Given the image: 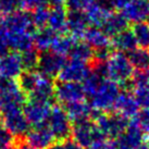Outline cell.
<instances>
[{"label": "cell", "mask_w": 149, "mask_h": 149, "mask_svg": "<svg viewBox=\"0 0 149 149\" xmlns=\"http://www.w3.org/2000/svg\"><path fill=\"white\" fill-rule=\"evenodd\" d=\"M49 11L50 9L47 8V6H40L38 8L32 10L31 12V17H32V21L35 27L37 29H42L47 26L48 23V17H49Z\"/></svg>", "instance_id": "33"}, {"label": "cell", "mask_w": 149, "mask_h": 149, "mask_svg": "<svg viewBox=\"0 0 149 149\" xmlns=\"http://www.w3.org/2000/svg\"><path fill=\"white\" fill-rule=\"evenodd\" d=\"M46 124L51 131L54 139L58 141H65L72 133V121L70 120L65 109L59 106H54L51 108Z\"/></svg>", "instance_id": "6"}, {"label": "cell", "mask_w": 149, "mask_h": 149, "mask_svg": "<svg viewBox=\"0 0 149 149\" xmlns=\"http://www.w3.org/2000/svg\"><path fill=\"white\" fill-rule=\"evenodd\" d=\"M104 74L106 79L118 85H124L131 81L134 74V68L127 54L119 51L109 54L104 62Z\"/></svg>", "instance_id": "2"}, {"label": "cell", "mask_w": 149, "mask_h": 149, "mask_svg": "<svg viewBox=\"0 0 149 149\" xmlns=\"http://www.w3.org/2000/svg\"><path fill=\"white\" fill-rule=\"evenodd\" d=\"M47 149H63V145H61V144H52Z\"/></svg>", "instance_id": "47"}, {"label": "cell", "mask_w": 149, "mask_h": 149, "mask_svg": "<svg viewBox=\"0 0 149 149\" xmlns=\"http://www.w3.org/2000/svg\"><path fill=\"white\" fill-rule=\"evenodd\" d=\"M86 149H116L114 141H110L108 138H99L94 141L91 146H88Z\"/></svg>", "instance_id": "38"}, {"label": "cell", "mask_w": 149, "mask_h": 149, "mask_svg": "<svg viewBox=\"0 0 149 149\" xmlns=\"http://www.w3.org/2000/svg\"><path fill=\"white\" fill-rule=\"evenodd\" d=\"M35 31L29 12L20 10L0 17V42L6 49L21 54L33 48Z\"/></svg>", "instance_id": "1"}, {"label": "cell", "mask_w": 149, "mask_h": 149, "mask_svg": "<svg viewBox=\"0 0 149 149\" xmlns=\"http://www.w3.org/2000/svg\"><path fill=\"white\" fill-rule=\"evenodd\" d=\"M27 143L36 149H47L54 144V137L48 125L42 124L31 127L29 133L26 134Z\"/></svg>", "instance_id": "15"}, {"label": "cell", "mask_w": 149, "mask_h": 149, "mask_svg": "<svg viewBox=\"0 0 149 149\" xmlns=\"http://www.w3.org/2000/svg\"><path fill=\"white\" fill-rule=\"evenodd\" d=\"M89 27L86 13L83 11H69L66 17V31L73 38H83L84 34Z\"/></svg>", "instance_id": "17"}, {"label": "cell", "mask_w": 149, "mask_h": 149, "mask_svg": "<svg viewBox=\"0 0 149 149\" xmlns=\"http://www.w3.org/2000/svg\"><path fill=\"white\" fill-rule=\"evenodd\" d=\"M23 8L21 0H0V15H8Z\"/></svg>", "instance_id": "35"}, {"label": "cell", "mask_w": 149, "mask_h": 149, "mask_svg": "<svg viewBox=\"0 0 149 149\" xmlns=\"http://www.w3.org/2000/svg\"><path fill=\"white\" fill-rule=\"evenodd\" d=\"M69 56H71L72 59L81 60V61H84V62H89L91 59L94 58L95 52L85 42H76L74 44V46H73V48H72Z\"/></svg>", "instance_id": "29"}, {"label": "cell", "mask_w": 149, "mask_h": 149, "mask_svg": "<svg viewBox=\"0 0 149 149\" xmlns=\"http://www.w3.org/2000/svg\"><path fill=\"white\" fill-rule=\"evenodd\" d=\"M6 51H7V49H6V48H4V46L0 42V56H1V54H3Z\"/></svg>", "instance_id": "48"}, {"label": "cell", "mask_w": 149, "mask_h": 149, "mask_svg": "<svg viewBox=\"0 0 149 149\" xmlns=\"http://www.w3.org/2000/svg\"><path fill=\"white\" fill-rule=\"evenodd\" d=\"M71 134L73 136V139L81 146H83L85 149L91 146L94 141L104 137L98 131L95 122H91V120L74 123Z\"/></svg>", "instance_id": "10"}, {"label": "cell", "mask_w": 149, "mask_h": 149, "mask_svg": "<svg viewBox=\"0 0 149 149\" xmlns=\"http://www.w3.org/2000/svg\"><path fill=\"white\" fill-rule=\"evenodd\" d=\"M17 149H36V148L33 147L32 145H29L27 141H25V143H20V145H19V147Z\"/></svg>", "instance_id": "46"}, {"label": "cell", "mask_w": 149, "mask_h": 149, "mask_svg": "<svg viewBox=\"0 0 149 149\" xmlns=\"http://www.w3.org/2000/svg\"><path fill=\"white\" fill-rule=\"evenodd\" d=\"M21 1L23 8L27 10H34L40 6L46 4L47 2V0H21Z\"/></svg>", "instance_id": "41"}, {"label": "cell", "mask_w": 149, "mask_h": 149, "mask_svg": "<svg viewBox=\"0 0 149 149\" xmlns=\"http://www.w3.org/2000/svg\"><path fill=\"white\" fill-rule=\"evenodd\" d=\"M95 124L100 134L108 139H116L128 126V120L118 113H100L95 116Z\"/></svg>", "instance_id": "5"}, {"label": "cell", "mask_w": 149, "mask_h": 149, "mask_svg": "<svg viewBox=\"0 0 149 149\" xmlns=\"http://www.w3.org/2000/svg\"><path fill=\"white\" fill-rule=\"evenodd\" d=\"M91 68L87 62L72 59L66 60L61 71L59 72L58 79L60 82H73V83H83L88 74L91 73Z\"/></svg>", "instance_id": "8"}, {"label": "cell", "mask_w": 149, "mask_h": 149, "mask_svg": "<svg viewBox=\"0 0 149 149\" xmlns=\"http://www.w3.org/2000/svg\"><path fill=\"white\" fill-rule=\"evenodd\" d=\"M120 93V85L110 79H104L96 91L88 97L89 104L95 111L100 113L111 111Z\"/></svg>", "instance_id": "3"}, {"label": "cell", "mask_w": 149, "mask_h": 149, "mask_svg": "<svg viewBox=\"0 0 149 149\" xmlns=\"http://www.w3.org/2000/svg\"><path fill=\"white\" fill-rule=\"evenodd\" d=\"M51 108L49 102L29 99L23 106V113L31 126H36L47 123Z\"/></svg>", "instance_id": "11"}, {"label": "cell", "mask_w": 149, "mask_h": 149, "mask_svg": "<svg viewBox=\"0 0 149 149\" xmlns=\"http://www.w3.org/2000/svg\"><path fill=\"white\" fill-rule=\"evenodd\" d=\"M139 106L136 99L134 98L133 94L128 91H121L118 99H116L113 110L116 113L124 116L125 119H134L138 113Z\"/></svg>", "instance_id": "18"}, {"label": "cell", "mask_w": 149, "mask_h": 149, "mask_svg": "<svg viewBox=\"0 0 149 149\" xmlns=\"http://www.w3.org/2000/svg\"><path fill=\"white\" fill-rule=\"evenodd\" d=\"M26 102L25 94L14 79H0V113L17 108Z\"/></svg>", "instance_id": "4"}, {"label": "cell", "mask_w": 149, "mask_h": 149, "mask_svg": "<svg viewBox=\"0 0 149 149\" xmlns=\"http://www.w3.org/2000/svg\"><path fill=\"white\" fill-rule=\"evenodd\" d=\"M144 135L135 123L128 124L124 132L114 139L116 149H136L144 144Z\"/></svg>", "instance_id": "14"}, {"label": "cell", "mask_w": 149, "mask_h": 149, "mask_svg": "<svg viewBox=\"0 0 149 149\" xmlns=\"http://www.w3.org/2000/svg\"><path fill=\"white\" fill-rule=\"evenodd\" d=\"M75 42H76V39L70 36V35L57 34L50 50L56 52V54H59L65 57L68 54H70L71 50H72Z\"/></svg>", "instance_id": "26"}, {"label": "cell", "mask_w": 149, "mask_h": 149, "mask_svg": "<svg viewBox=\"0 0 149 149\" xmlns=\"http://www.w3.org/2000/svg\"><path fill=\"white\" fill-rule=\"evenodd\" d=\"M136 149H149V145H147V144H141V145L138 146Z\"/></svg>", "instance_id": "49"}, {"label": "cell", "mask_w": 149, "mask_h": 149, "mask_svg": "<svg viewBox=\"0 0 149 149\" xmlns=\"http://www.w3.org/2000/svg\"><path fill=\"white\" fill-rule=\"evenodd\" d=\"M122 14L125 19L134 24L143 23L149 20V0H130Z\"/></svg>", "instance_id": "16"}, {"label": "cell", "mask_w": 149, "mask_h": 149, "mask_svg": "<svg viewBox=\"0 0 149 149\" xmlns=\"http://www.w3.org/2000/svg\"><path fill=\"white\" fill-rule=\"evenodd\" d=\"M1 114V120L12 136H25L31 130V124L23 113V108H17L4 111Z\"/></svg>", "instance_id": "7"}, {"label": "cell", "mask_w": 149, "mask_h": 149, "mask_svg": "<svg viewBox=\"0 0 149 149\" xmlns=\"http://www.w3.org/2000/svg\"><path fill=\"white\" fill-rule=\"evenodd\" d=\"M133 85L137 86L141 84H145L149 82V69L145 70H136L132 76Z\"/></svg>", "instance_id": "39"}, {"label": "cell", "mask_w": 149, "mask_h": 149, "mask_svg": "<svg viewBox=\"0 0 149 149\" xmlns=\"http://www.w3.org/2000/svg\"><path fill=\"white\" fill-rule=\"evenodd\" d=\"M94 0H66V8L69 11H83L85 12L87 9L94 4Z\"/></svg>", "instance_id": "37"}, {"label": "cell", "mask_w": 149, "mask_h": 149, "mask_svg": "<svg viewBox=\"0 0 149 149\" xmlns=\"http://www.w3.org/2000/svg\"><path fill=\"white\" fill-rule=\"evenodd\" d=\"M0 149H17L15 147H13L11 145H8V146H4V147H1Z\"/></svg>", "instance_id": "50"}, {"label": "cell", "mask_w": 149, "mask_h": 149, "mask_svg": "<svg viewBox=\"0 0 149 149\" xmlns=\"http://www.w3.org/2000/svg\"><path fill=\"white\" fill-rule=\"evenodd\" d=\"M134 119L135 121L133 123H135L141 128L144 134L149 135V108H143L141 111H138Z\"/></svg>", "instance_id": "36"}, {"label": "cell", "mask_w": 149, "mask_h": 149, "mask_svg": "<svg viewBox=\"0 0 149 149\" xmlns=\"http://www.w3.org/2000/svg\"><path fill=\"white\" fill-rule=\"evenodd\" d=\"M54 91H56V86L54 85L52 79L42 74L36 87L29 95V99L50 104V100L54 97Z\"/></svg>", "instance_id": "20"}, {"label": "cell", "mask_w": 149, "mask_h": 149, "mask_svg": "<svg viewBox=\"0 0 149 149\" xmlns=\"http://www.w3.org/2000/svg\"><path fill=\"white\" fill-rule=\"evenodd\" d=\"M54 97L61 104L68 106L70 104L85 100L86 94L82 83L60 82L56 86Z\"/></svg>", "instance_id": "9"}, {"label": "cell", "mask_w": 149, "mask_h": 149, "mask_svg": "<svg viewBox=\"0 0 149 149\" xmlns=\"http://www.w3.org/2000/svg\"><path fill=\"white\" fill-rule=\"evenodd\" d=\"M68 116L72 122H81V121L89 120L91 116H94V109L91 108L89 102H86L85 100L77 101L74 104H70L64 106Z\"/></svg>", "instance_id": "22"}, {"label": "cell", "mask_w": 149, "mask_h": 149, "mask_svg": "<svg viewBox=\"0 0 149 149\" xmlns=\"http://www.w3.org/2000/svg\"><path fill=\"white\" fill-rule=\"evenodd\" d=\"M47 2L52 7H63L66 3V0H47Z\"/></svg>", "instance_id": "45"}, {"label": "cell", "mask_w": 149, "mask_h": 149, "mask_svg": "<svg viewBox=\"0 0 149 149\" xmlns=\"http://www.w3.org/2000/svg\"><path fill=\"white\" fill-rule=\"evenodd\" d=\"M127 26L128 21L122 13L110 12L107 15L100 29H102L109 37H113L116 34L127 29Z\"/></svg>", "instance_id": "21"}, {"label": "cell", "mask_w": 149, "mask_h": 149, "mask_svg": "<svg viewBox=\"0 0 149 149\" xmlns=\"http://www.w3.org/2000/svg\"><path fill=\"white\" fill-rule=\"evenodd\" d=\"M84 40L93 50L104 51L111 47V39L100 27H88L84 34Z\"/></svg>", "instance_id": "19"}, {"label": "cell", "mask_w": 149, "mask_h": 149, "mask_svg": "<svg viewBox=\"0 0 149 149\" xmlns=\"http://www.w3.org/2000/svg\"><path fill=\"white\" fill-rule=\"evenodd\" d=\"M128 1H130V0H114V9L122 11V10L126 7V4L128 3Z\"/></svg>", "instance_id": "44"}, {"label": "cell", "mask_w": 149, "mask_h": 149, "mask_svg": "<svg viewBox=\"0 0 149 149\" xmlns=\"http://www.w3.org/2000/svg\"><path fill=\"white\" fill-rule=\"evenodd\" d=\"M12 134L9 132L8 128L6 127L2 120H0V148L10 145L12 143Z\"/></svg>", "instance_id": "40"}, {"label": "cell", "mask_w": 149, "mask_h": 149, "mask_svg": "<svg viewBox=\"0 0 149 149\" xmlns=\"http://www.w3.org/2000/svg\"><path fill=\"white\" fill-rule=\"evenodd\" d=\"M132 31L136 39L137 46L144 49H149V23L143 22L134 24Z\"/></svg>", "instance_id": "31"}, {"label": "cell", "mask_w": 149, "mask_h": 149, "mask_svg": "<svg viewBox=\"0 0 149 149\" xmlns=\"http://www.w3.org/2000/svg\"><path fill=\"white\" fill-rule=\"evenodd\" d=\"M56 36L57 34L47 26L42 29H38L37 31H35L33 36V44L35 49L42 52L49 51Z\"/></svg>", "instance_id": "25"}, {"label": "cell", "mask_w": 149, "mask_h": 149, "mask_svg": "<svg viewBox=\"0 0 149 149\" xmlns=\"http://www.w3.org/2000/svg\"><path fill=\"white\" fill-rule=\"evenodd\" d=\"M134 98L141 108H149V82L134 86Z\"/></svg>", "instance_id": "34"}, {"label": "cell", "mask_w": 149, "mask_h": 149, "mask_svg": "<svg viewBox=\"0 0 149 149\" xmlns=\"http://www.w3.org/2000/svg\"><path fill=\"white\" fill-rule=\"evenodd\" d=\"M40 73L36 72L35 70L33 71H24L22 72V74L19 76V81L17 84L21 88V91L24 94H31L34 91V88L36 87L39 77H40Z\"/></svg>", "instance_id": "27"}, {"label": "cell", "mask_w": 149, "mask_h": 149, "mask_svg": "<svg viewBox=\"0 0 149 149\" xmlns=\"http://www.w3.org/2000/svg\"><path fill=\"white\" fill-rule=\"evenodd\" d=\"M63 149H85L83 146H81L79 143L73 139V138H68L63 144Z\"/></svg>", "instance_id": "43"}, {"label": "cell", "mask_w": 149, "mask_h": 149, "mask_svg": "<svg viewBox=\"0 0 149 149\" xmlns=\"http://www.w3.org/2000/svg\"><path fill=\"white\" fill-rule=\"evenodd\" d=\"M66 17L68 12L64 7H52L49 11L47 27L56 34H63L66 31Z\"/></svg>", "instance_id": "24"}, {"label": "cell", "mask_w": 149, "mask_h": 149, "mask_svg": "<svg viewBox=\"0 0 149 149\" xmlns=\"http://www.w3.org/2000/svg\"><path fill=\"white\" fill-rule=\"evenodd\" d=\"M127 57L134 69L145 70L149 69V51L144 48H136L127 54Z\"/></svg>", "instance_id": "28"}, {"label": "cell", "mask_w": 149, "mask_h": 149, "mask_svg": "<svg viewBox=\"0 0 149 149\" xmlns=\"http://www.w3.org/2000/svg\"><path fill=\"white\" fill-rule=\"evenodd\" d=\"M20 56H21L23 69L25 71H33L37 68L38 61H39V54L37 49H35L33 47L31 49L21 52Z\"/></svg>", "instance_id": "32"}, {"label": "cell", "mask_w": 149, "mask_h": 149, "mask_svg": "<svg viewBox=\"0 0 149 149\" xmlns=\"http://www.w3.org/2000/svg\"><path fill=\"white\" fill-rule=\"evenodd\" d=\"M85 13H86L87 15L89 25H93L94 27H101V25L104 22L107 15L110 12H108V11L104 10L102 8H100L99 6H97L94 2V4L87 9Z\"/></svg>", "instance_id": "30"}, {"label": "cell", "mask_w": 149, "mask_h": 149, "mask_svg": "<svg viewBox=\"0 0 149 149\" xmlns=\"http://www.w3.org/2000/svg\"><path fill=\"white\" fill-rule=\"evenodd\" d=\"M65 61L66 59L64 56L56 54L51 50L45 51L42 54H39V61L37 65L38 72L52 79L54 76H58L59 72L61 71Z\"/></svg>", "instance_id": "13"}, {"label": "cell", "mask_w": 149, "mask_h": 149, "mask_svg": "<svg viewBox=\"0 0 149 149\" xmlns=\"http://www.w3.org/2000/svg\"><path fill=\"white\" fill-rule=\"evenodd\" d=\"M24 71L21 56L15 51H6L0 56V79H15Z\"/></svg>", "instance_id": "12"}, {"label": "cell", "mask_w": 149, "mask_h": 149, "mask_svg": "<svg viewBox=\"0 0 149 149\" xmlns=\"http://www.w3.org/2000/svg\"><path fill=\"white\" fill-rule=\"evenodd\" d=\"M97 6H99L100 8L108 11V12H112L114 10V0H94Z\"/></svg>", "instance_id": "42"}, {"label": "cell", "mask_w": 149, "mask_h": 149, "mask_svg": "<svg viewBox=\"0 0 149 149\" xmlns=\"http://www.w3.org/2000/svg\"><path fill=\"white\" fill-rule=\"evenodd\" d=\"M111 46L119 52L128 54L137 48V42L132 29H125L116 34L111 39Z\"/></svg>", "instance_id": "23"}]
</instances>
